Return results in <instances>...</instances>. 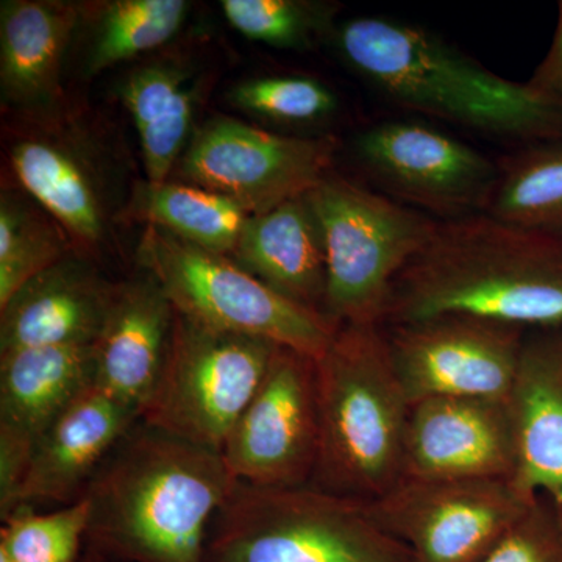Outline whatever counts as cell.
<instances>
[{
  "label": "cell",
  "mask_w": 562,
  "mask_h": 562,
  "mask_svg": "<svg viewBox=\"0 0 562 562\" xmlns=\"http://www.w3.org/2000/svg\"><path fill=\"white\" fill-rule=\"evenodd\" d=\"M439 316L562 327V238L487 213L438 221L395 279L382 327Z\"/></svg>",
  "instance_id": "1"
},
{
  "label": "cell",
  "mask_w": 562,
  "mask_h": 562,
  "mask_svg": "<svg viewBox=\"0 0 562 562\" xmlns=\"http://www.w3.org/2000/svg\"><path fill=\"white\" fill-rule=\"evenodd\" d=\"M236 483L221 452L139 419L85 491L87 538L139 562H203L211 522Z\"/></svg>",
  "instance_id": "2"
},
{
  "label": "cell",
  "mask_w": 562,
  "mask_h": 562,
  "mask_svg": "<svg viewBox=\"0 0 562 562\" xmlns=\"http://www.w3.org/2000/svg\"><path fill=\"white\" fill-rule=\"evenodd\" d=\"M336 43L351 68L403 109L524 146L562 143V101L503 79L425 29L355 18Z\"/></svg>",
  "instance_id": "3"
},
{
  "label": "cell",
  "mask_w": 562,
  "mask_h": 562,
  "mask_svg": "<svg viewBox=\"0 0 562 562\" xmlns=\"http://www.w3.org/2000/svg\"><path fill=\"white\" fill-rule=\"evenodd\" d=\"M319 457L313 486L375 502L405 479L412 402L382 325L339 327L316 360Z\"/></svg>",
  "instance_id": "4"
},
{
  "label": "cell",
  "mask_w": 562,
  "mask_h": 562,
  "mask_svg": "<svg viewBox=\"0 0 562 562\" xmlns=\"http://www.w3.org/2000/svg\"><path fill=\"white\" fill-rule=\"evenodd\" d=\"M203 562H412L369 503L306 484L236 483L211 522Z\"/></svg>",
  "instance_id": "5"
},
{
  "label": "cell",
  "mask_w": 562,
  "mask_h": 562,
  "mask_svg": "<svg viewBox=\"0 0 562 562\" xmlns=\"http://www.w3.org/2000/svg\"><path fill=\"white\" fill-rule=\"evenodd\" d=\"M305 198L324 241L325 314L339 325H382L395 279L438 221L331 172Z\"/></svg>",
  "instance_id": "6"
},
{
  "label": "cell",
  "mask_w": 562,
  "mask_h": 562,
  "mask_svg": "<svg viewBox=\"0 0 562 562\" xmlns=\"http://www.w3.org/2000/svg\"><path fill=\"white\" fill-rule=\"evenodd\" d=\"M138 260L176 313L214 330L317 360L341 327L327 314L283 297L232 257L199 249L151 225L140 238Z\"/></svg>",
  "instance_id": "7"
},
{
  "label": "cell",
  "mask_w": 562,
  "mask_h": 562,
  "mask_svg": "<svg viewBox=\"0 0 562 562\" xmlns=\"http://www.w3.org/2000/svg\"><path fill=\"white\" fill-rule=\"evenodd\" d=\"M276 350L262 339L214 330L176 313L160 379L140 420L222 453Z\"/></svg>",
  "instance_id": "8"
},
{
  "label": "cell",
  "mask_w": 562,
  "mask_h": 562,
  "mask_svg": "<svg viewBox=\"0 0 562 562\" xmlns=\"http://www.w3.org/2000/svg\"><path fill=\"white\" fill-rule=\"evenodd\" d=\"M333 138H295L217 116L188 143L177 171L183 183L216 192L249 216L314 190L335 160Z\"/></svg>",
  "instance_id": "9"
},
{
  "label": "cell",
  "mask_w": 562,
  "mask_h": 562,
  "mask_svg": "<svg viewBox=\"0 0 562 562\" xmlns=\"http://www.w3.org/2000/svg\"><path fill=\"white\" fill-rule=\"evenodd\" d=\"M536 498L512 480L403 479L369 509L412 562H480Z\"/></svg>",
  "instance_id": "10"
},
{
  "label": "cell",
  "mask_w": 562,
  "mask_h": 562,
  "mask_svg": "<svg viewBox=\"0 0 562 562\" xmlns=\"http://www.w3.org/2000/svg\"><path fill=\"white\" fill-rule=\"evenodd\" d=\"M222 457L239 483L262 487L312 484L319 457L316 360L277 347Z\"/></svg>",
  "instance_id": "11"
},
{
  "label": "cell",
  "mask_w": 562,
  "mask_h": 562,
  "mask_svg": "<svg viewBox=\"0 0 562 562\" xmlns=\"http://www.w3.org/2000/svg\"><path fill=\"white\" fill-rule=\"evenodd\" d=\"M355 151L391 199L439 221L486 213L501 173L497 162L422 122L373 125Z\"/></svg>",
  "instance_id": "12"
},
{
  "label": "cell",
  "mask_w": 562,
  "mask_h": 562,
  "mask_svg": "<svg viewBox=\"0 0 562 562\" xmlns=\"http://www.w3.org/2000/svg\"><path fill=\"white\" fill-rule=\"evenodd\" d=\"M412 405L432 397L508 401L528 330L471 316L383 327Z\"/></svg>",
  "instance_id": "13"
},
{
  "label": "cell",
  "mask_w": 562,
  "mask_h": 562,
  "mask_svg": "<svg viewBox=\"0 0 562 562\" xmlns=\"http://www.w3.org/2000/svg\"><path fill=\"white\" fill-rule=\"evenodd\" d=\"M516 462L508 401L432 397L412 405L405 479L513 482Z\"/></svg>",
  "instance_id": "14"
},
{
  "label": "cell",
  "mask_w": 562,
  "mask_h": 562,
  "mask_svg": "<svg viewBox=\"0 0 562 562\" xmlns=\"http://www.w3.org/2000/svg\"><path fill=\"white\" fill-rule=\"evenodd\" d=\"M94 344L0 355V484L24 479L36 439L94 386Z\"/></svg>",
  "instance_id": "15"
},
{
  "label": "cell",
  "mask_w": 562,
  "mask_h": 562,
  "mask_svg": "<svg viewBox=\"0 0 562 562\" xmlns=\"http://www.w3.org/2000/svg\"><path fill=\"white\" fill-rule=\"evenodd\" d=\"M139 419L136 409L95 386L83 392L36 439L14 508L80 501L103 461Z\"/></svg>",
  "instance_id": "16"
},
{
  "label": "cell",
  "mask_w": 562,
  "mask_h": 562,
  "mask_svg": "<svg viewBox=\"0 0 562 562\" xmlns=\"http://www.w3.org/2000/svg\"><path fill=\"white\" fill-rule=\"evenodd\" d=\"M516 436L513 483L562 505V327L525 335L508 397Z\"/></svg>",
  "instance_id": "17"
},
{
  "label": "cell",
  "mask_w": 562,
  "mask_h": 562,
  "mask_svg": "<svg viewBox=\"0 0 562 562\" xmlns=\"http://www.w3.org/2000/svg\"><path fill=\"white\" fill-rule=\"evenodd\" d=\"M113 291L87 261L66 255L0 306V355L94 344Z\"/></svg>",
  "instance_id": "18"
},
{
  "label": "cell",
  "mask_w": 562,
  "mask_h": 562,
  "mask_svg": "<svg viewBox=\"0 0 562 562\" xmlns=\"http://www.w3.org/2000/svg\"><path fill=\"white\" fill-rule=\"evenodd\" d=\"M173 319L176 310L147 273L114 286L94 342V386L140 416L160 379Z\"/></svg>",
  "instance_id": "19"
},
{
  "label": "cell",
  "mask_w": 562,
  "mask_h": 562,
  "mask_svg": "<svg viewBox=\"0 0 562 562\" xmlns=\"http://www.w3.org/2000/svg\"><path fill=\"white\" fill-rule=\"evenodd\" d=\"M232 258L283 297L325 314L327 261L305 195L250 216Z\"/></svg>",
  "instance_id": "20"
},
{
  "label": "cell",
  "mask_w": 562,
  "mask_h": 562,
  "mask_svg": "<svg viewBox=\"0 0 562 562\" xmlns=\"http://www.w3.org/2000/svg\"><path fill=\"white\" fill-rule=\"evenodd\" d=\"M77 10L47 0H7L0 9V88L18 110H43L61 98V68Z\"/></svg>",
  "instance_id": "21"
},
{
  "label": "cell",
  "mask_w": 562,
  "mask_h": 562,
  "mask_svg": "<svg viewBox=\"0 0 562 562\" xmlns=\"http://www.w3.org/2000/svg\"><path fill=\"white\" fill-rule=\"evenodd\" d=\"M11 168L31 198L80 244L94 246L105 233L101 183L90 162L68 144L21 139L11 147Z\"/></svg>",
  "instance_id": "22"
},
{
  "label": "cell",
  "mask_w": 562,
  "mask_h": 562,
  "mask_svg": "<svg viewBox=\"0 0 562 562\" xmlns=\"http://www.w3.org/2000/svg\"><path fill=\"white\" fill-rule=\"evenodd\" d=\"M131 111L147 183H165L190 143L195 88L181 66L154 63L133 70L121 87Z\"/></svg>",
  "instance_id": "23"
},
{
  "label": "cell",
  "mask_w": 562,
  "mask_h": 562,
  "mask_svg": "<svg viewBox=\"0 0 562 562\" xmlns=\"http://www.w3.org/2000/svg\"><path fill=\"white\" fill-rule=\"evenodd\" d=\"M136 217L199 249L232 257L250 216L231 199L190 183H144L132 202Z\"/></svg>",
  "instance_id": "24"
},
{
  "label": "cell",
  "mask_w": 562,
  "mask_h": 562,
  "mask_svg": "<svg viewBox=\"0 0 562 562\" xmlns=\"http://www.w3.org/2000/svg\"><path fill=\"white\" fill-rule=\"evenodd\" d=\"M498 171L486 213L562 238V143L524 146L498 162Z\"/></svg>",
  "instance_id": "25"
},
{
  "label": "cell",
  "mask_w": 562,
  "mask_h": 562,
  "mask_svg": "<svg viewBox=\"0 0 562 562\" xmlns=\"http://www.w3.org/2000/svg\"><path fill=\"white\" fill-rule=\"evenodd\" d=\"M184 0H116L106 3L87 55L91 76L158 49L187 20Z\"/></svg>",
  "instance_id": "26"
},
{
  "label": "cell",
  "mask_w": 562,
  "mask_h": 562,
  "mask_svg": "<svg viewBox=\"0 0 562 562\" xmlns=\"http://www.w3.org/2000/svg\"><path fill=\"white\" fill-rule=\"evenodd\" d=\"M69 255L57 224L3 192L0 201V306L24 284Z\"/></svg>",
  "instance_id": "27"
},
{
  "label": "cell",
  "mask_w": 562,
  "mask_h": 562,
  "mask_svg": "<svg viewBox=\"0 0 562 562\" xmlns=\"http://www.w3.org/2000/svg\"><path fill=\"white\" fill-rule=\"evenodd\" d=\"M90 514L87 497L46 513L18 506L2 517L0 562H76Z\"/></svg>",
  "instance_id": "28"
},
{
  "label": "cell",
  "mask_w": 562,
  "mask_h": 562,
  "mask_svg": "<svg viewBox=\"0 0 562 562\" xmlns=\"http://www.w3.org/2000/svg\"><path fill=\"white\" fill-rule=\"evenodd\" d=\"M222 11L246 38L280 49H310L330 31L331 5L302 0H222Z\"/></svg>",
  "instance_id": "29"
},
{
  "label": "cell",
  "mask_w": 562,
  "mask_h": 562,
  "mask_svg": "<svg viewBox=\"0 0 562 562\" xmlns=\"http://www.w3.org/2000/svg\"><path fill=\"white\" fill-rule=\"evenodd\" d=\"M231 98L239 109L286 124L322 120L338 106L335 92L308 77H262L243 81Z\"/></svg>",
  "instance_id": "30"
},
{
  "label": "cell",
  "mask_w": 562,
  "mask_h": 562,
  "mask_svg": "<svg viewBox=\"0 0 562 562\" xmlns=\"http://www.w3.org/2000/svg\"><path fill=\"white\" fill-rule=\"evenodd\" d=\"M480 562H562V505L539 495Z\"/></svg>",
  "instance_id": "31"
},
{
  "label": "cell",
  "mask_w": 562,
  "mask_h": 562,
  "mask_svg": "<svg viewBox=\"0 0 562 562\" xmlns=\"http://www.w3.org/2000/svg\"><path fill=\"white\" fill-rule=\"evenodd\" d=\"M527 85L541 94L562 101V0L558 3L557 29L550 49Z\"/></svg>",
  "instance_id": "32"
}]
</instances>
